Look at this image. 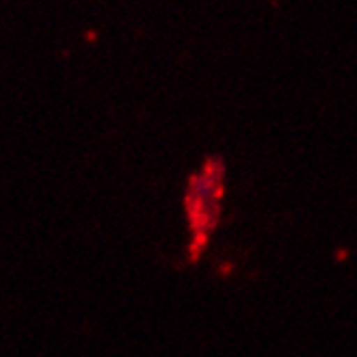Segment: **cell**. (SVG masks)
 <instances>
[{"label":"cell","mask_w":357,"mask_h":357,"mask_svg":"<svg viewBox=\"0 0 357 357\" xmlns=\"http://www.w3.org/2000/svg\"><path fill=\"white\" fill-rule=\"evenodd\" d=\"M223 195V167L219 162H206L204 169L188 180L186 213L193 232V256L199 254L208 234L219 219V202Z\"/></svg>","instance_id":"6da1fadb"}]
</instances>
